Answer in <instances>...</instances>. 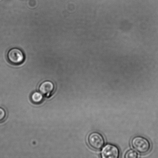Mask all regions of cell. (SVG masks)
<instances>
[{
    "label": "cell",
    "mask_w": 158,
    "mask_h": 158,
    "mask_svg": "<svg viewBox=\"0 0 158 158\" xmlns=\"http://www.w3.org/2000/svg\"><path fill=\"white\" fill-rule=\"evenodd\" d=\"M7 58L11 64L19 65L24 62L25 56L21 49L15 48L9 49L7 53Z\"/></svg>",
    "instance_id": "6da1fadb"
},
{
    "label": "cell",
    "mask_w": 158,
    "mask_h": 158,
    "mask_svg": "<svg viewBox=\"0 0 158 158\" xmlns=\"http://www.w3.org/2000/svg\"><path fill=\"white\" fill-rule=\"evenodd\" d=\"M131 145L136 151L141 154H145L149 151L151 145L147 139L138 136L134 138L131 141Z\"/></svg>",
    "instance_id": "7a4b0ae2"
},
{
    "label": "cell",
    "mask_w": 158,
    "mask_h": 158,
    "mask_svg": "<svg viewBox=\"0 0 158 158\" xmlns=\"http://www.w3.org/2000/svg\"><path fill=\"white\" fill-rule=\"evenodd\" d=\"M88 144L91 148L97 150L101 149L104 145L105 140L103 136L97 132L91 133L88 139Z\"/></svg>",
    "instance_id": "3957f363"
},
{
    "label": "cell",
    "mask_w": 158,
    "mask_h": 158,
    "mask_svg": "<svg viewBox=\"0 0 158 158\" xmlns=\"http://www.w3.org/2000/svg\"><path fill=\"white\" fill-rule=\"evenodd\" d=\"M39 90L45 97L49 98L52 97L55 91V86L50 81H45L40 85Z\"/></svg>",
    "instance_id": "277c9868"
},
{
    "label": "cell",
    "mask_w": 158,
    "mask_h": 158,
    "mask_svg": "<svg viewBox=\"0 0 158 158\" xmlns=\"http://www.w3.org/2000/svg\"><path fill=\"white\" fill-rule=\"evenodd\" d=\"M119 155L118 148L114 145H106L102 150V157L103 158H117Z\"/></svg>",
    "instance_id": "5b68a950"
},
{
    "label": "cell",
    "mask_w": 158,
    "mask_h": 158,
    "mask_svg": "<svg viewBox=\"0 0 158 158\" xmlns=\"http://www.w3.org/2000/svg\"><path fill=\"white\" fill-rule=\"evenodd\" d=\"M31 100L35 104H40L43 101V94L41 92H35L31 95Z\"/></svg>",
    "instance_id": "8992f818"
},
{
    "label": "cell",
    "mask_w": 158,
    "mask_h": 158,
    "mask_svg": "<svg viewBox=\"0 0 158 158\" xmlns=\"http://www.w3.org/2000/svg\"><path fill=\"white\" fill-rule=\"evenodd\" d=\"M138 157V154L134 150H131L128 151L125 154V157L126 158H136Z\"/></svg>",
    "instance_id": "52a82bcc"
},
{
    "label": "cell",
    "mask_w": 158,
    "mask_h": 158,
    "mask_svg": "<svg viewBox=\"0 0 158 158\" xmlns=\"http://www.w3.org/2000/svg\"><path fill=\"white\" fill-rule=\"evenodd\" d=\"M6 116V111L3 108L0 107V122H2L5 119Z\"/></svg>",
    "instance_id": "ba28073f"
}]
</instances>
